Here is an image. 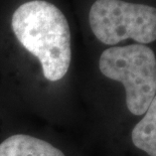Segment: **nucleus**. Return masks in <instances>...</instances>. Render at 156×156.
<instances>
[{
    "instance_id": "f257e3e1",
    "label": "nucleus",
    "mask_w": 156,
    "mask_h": 156,
    "mask_svg": "<svg viewBox=\"0 0 156 156\" xmlns=\"http://www.w3.org/2000/svg\"><path fill=\"white\" fill-rule=\"evenodd\" d=\"M11 26L20 44L41 62L46 80L65 77L72 59L71 30L55 5L44 0L23 3L13 13Z\"/></svg>"
},
{
    "instance_id": "f03ea898",
    "label": "nucleus",
    "mask_w": 156,
    "mask_h": 156,
    "mask_svg": "<svg viewBox=\"0 0 156 156\" xmlns=\"http://www.w3.org/2000/svg\"><path fill=\"white\" fill-rule=\"evenodd\" d=\"M99 69L106 78L123 84L132 114H145L156 95V56L150 48L134 44L107 48L100 56Z\"/></svg>"
},
{
    "instance_id": "20e7f679",
    "label": "nucleus",
    "mask_w": 156,
    "mask_h": 156,
    "mask_svg": "<svg viewBox=\"0 0 156 156\" xmlns=\"http://www.w3.org/2000/svg\"><path fill=\"white\" fill-rule=\"evenodd\" d=\"M0 156H65V154L44 140L16 134L0 144Z\"/></svg>"
},
{
    "instance_id": "7ed1b4c3",
    "label": "nucleus",
    "mask_w": 156,
    "mask_h": 156,
    "mask_svg": "<svg viewBox=\"0 0 156 156\" xmlns=\"http://www.w3.org/2000/svg\"><path fill=\"white\" fill-rule=\"evenodd\" d=\"M89 23L102 44L115 45L131 38L139 44L156 41V8L123 0H96Z\"/></svg>"
},
{
    "instance_id": "39448f33",
    "label": "nucleus",
    "mask_w": 156,
    "mask_h": 156,
    "mask_svg": "<svg viewBox=\"0 0 156 156\" xmlns=\"http://www.w3.org/2000/svg\"><path fill=\"white\" fill-rule=\"evenodd\" d=\"M133 144L149 156H156V95L151 101L144 117L132 130Z\"/></svg>"
}]
</instances>
